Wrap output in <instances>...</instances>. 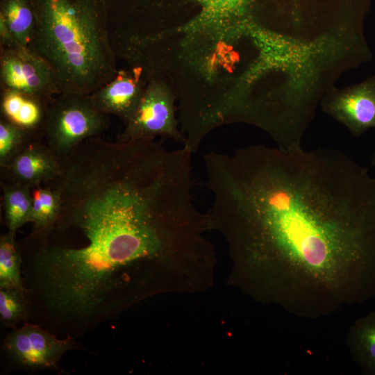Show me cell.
I'll return each mask as SVG.
<instances>
[{
	"instance_id": "15",
	"label": "cell",
	"mask_w": 375,
	"mask_h": 375,
	"mask_svg": "<svg viewBox=\"0 0 375 375\" xmlns=\"http://www.w3.org/2000/svg\"><path fill=\"white\" fill-rule=\"evenodd\" d=\"M15 235V233L8 231L0 238V288L25 291L21 253Z\"/></svg>"
},
{
	"instance_id": "18",
	"label": "cell",
	"mask_w": 375,
	"mask_h": 375,
	"mask_svg": "<svg viewBox=\"0 0 375 375\" xmlns=\"http://www.w3.org/2000/svg\"><path fill=\"white\" fill-rule=\"evenodd\" d=\"M0 321L3 326L15 328L21 322H29L26 292L14 288H0Z\"/></svg>"
},
{
	"instance_id": "13",
	"label": "cell",
	"mask_w": 375,
	"mask_h": 375,
	"mask_svg": "<svg viewBox=\"0 0 375 375\" xmlns=\"http://www.w3.org/2000/svg\"><path fill=\"white\" fill-rule=\"evenodd\" d=\"M2 206L8 231L15 233L30 222L33 206L32 188L15 182L1 181Z\"/></svg>"
},
{
	"instance_id": "16",
	"label": "cell",
	"mask_w": 375,
	"mask_h": 375,
	"mask_svg": "<svg viewBox=\"0 0 375 375\" xmlns=\"http://www.w3.org/2000/svg\"><path fill=\"white\" fill-rule=\"evenodd\" d=\"M32 197L31 231H38L49 226L57 218L60 206V193L51 185L44 183L32 188Z\"/></svg>"
},
{
	"instance_id": "7",
	"label": "cell",
	"mask_w": 375,
	"mask_h": 375,
	"mask_svg": "<svg viewBox=\"0 0 375 375\" xmlns=\"http://www.w3.org/2000/svg\"><path fill=\"white\" fill-rule=\"evenodd\" d=\"M323 108L355 136L375 128V79L329 96Z\"/></svg>"
},
{
	"instance_id": "5",
	"label": "cell",
	"mask_w": 375,
	"mask_h": 375,
	"mask_svg": "<svg viewBox=\"0 0 375 375\" xmlns=\"http://www.w3.org/2000/svg\"><path fill=\"white\" fill-rule=\"evenodd\" d=\"M74 344L70 337L59 338L40 325L26 322L5 336L2 349L14 367L28 371L53 370Z\"/></svg>"
},
{
	"instance_id": "3",
	"label": "cell",
	"mask_w": 375,
	"mask_h": 375,
	"mask_svg": "<svg viewBox=\"0 0 375 375\" xmlns=\"http://www.w3.org/2000/svg\"><path fill=\"white\" fill-rule=\"evenodd\" d=\"M109 125L108 115L95 108L90 94L60 93L48 105L42 139L56 156L64 158Z\"/></svg>"
},
{
	"instance_id": "9",
	"label": "cell",
	"mask_w": 375,
	"mask_h": 375,
	"mask_svg": "<svg viewBox=\"0 0 375 375\" xmlns=\"http://www.w3.org/2000/svg\"><path fill=\"white\" fill-rule=\"evenodd\" d=\"M140 72L117 70L115 76L90 94L95 108L106 115L112 114L126 124L133 116L146 85Z\"/></svg>"
},
{
	"instance_id": "19",
	"label": "cell",
	"mask_w": 375,
	"mask_h": 375,
	"mask_svg": "<svg viewBox=\"0 0 375 375\" xmlns=\"http://www.w3.org/2000/svg\"><path fill=\"white\" fill-rule=\"evenodd\" d=\"M19 44L4 20L0 18V49L10 48Z\"/></svg>"
},
{
	"instance_id": "11",
	"label": "cell",
	"mask_w": 375,
	"mask_h": 375,
	"mask_svg": "<svg viewBox=\"0 0 375 375\" xmlns=\"http://www.w3.org/2000/svg\"><path fill=\"white\" fill-rule=\"evenodd\" d=\"M49 103L15 90L1 89V115L32 131L42 133Z\"/></svg>"
},
{
	"instance_id": "8",
	"label": "cell",
	"mask_w": 375,
	"mask_h": 375,
	"mask_svg": "<svg viewBox=\"0 0 375 375\" xmlns=\"http://www.w3.org/2000/svg\"><path fill=\"white\" fill-rule=\"evenodd\" d=\"M0 170L1 181L34 188L56 178L60 173L61 164L60 158L44 143L42 137H38Z\"/></svg>"
},
{
	"instance_id": "2",
	"label": "cell",
	"mask_w": 375,
	"mask_h": 375,
	"mask_svg": "<svg viewBox=\"0 0 375 375\" xmlns=\"http://www.w3.org/2000/svg\"><path fill=\"white\" fill-rule=\"evenodd\" d=\"M29 45L51 67L62 93L90 94L117 74L106 0H33Z\"/></svg>"
},
{
	"instance_id": "6",
	"label": "cell",
	"mask_w": 375,
	"mask_h": 375,
	"mask_svg": "<svg viewBox=\"0 0 375 375\" xmlns=\"http://www.w3.org/2000/svg\"><path fill=\"white\" fill-rule=\"evenodd\" d=\"M1 89L15 90L50 102L62 93L50 65L28 47L0 49Z\"/></svg>"
},
{
	"instance_id": "4",
	"label": "cell",
	"mask_w": 375,
	"mask_h": 375,
	"mask_svg": "<svg viewBox=\"0 0 375 375\" xmlns=\"http://www.w3.org/2000/svg\"><path fill=\"white\" fill-rule=\"evenodd\" d=\"M174 101V95L162 80L149 79L135 112L117 141L151 140L162 136L185 144V138L178 129Z\"/></svg>"
},
{
	"instance_id": "20",
	"label": "cell",
	"mask_w": 375,
	"mask_h": 375,
	"mask_svg": "<svg viewBox=\"0 0 375 375\" xmlns=\"http://www.w3.org/2000/svg\"><path fill=\"white\" fill-rule=\"evenodd\" d=\"M372 163L373 165H375V152L374 153V156L372 157Z\"/></svg>"
},
{
	"instance_id": "12",
	"label": "cell",
	"mask_w": 375,
	"mask_h": 375,
	"mask_svg": "<svg viewBox=\"0 0 375 375\" xmlns=\"http://www.w3.org/2000/svg\"><path fill=\"white\" fill-rule=\"evenodd\" d=\"M345 343L362 373L375 375V311L358 318L350 326Z\"/></svg>"
},
{
	"instance_id": "1",
	"label": "cell",
	"mask_w": 375,
	"mask_h": 375,
	"mask_svg": "<svg viewBox=\"0 0 375 375\" xmlns=\"http://www.w3.org/2000/svg\"><path fill=\"white\" fill-rule=\"evenodd\" d=\"M228 283L317 319L375 297V176L342 151L251 145L203 155Z\"/></svg>"
},
{
	"instance_id": "10",
	"label": "cell",
	"mask_w": 375,
	"mask_h": 375,
	"mask_svg": "<svg viewBox=\"0 0 375 375\" xmlns=\"http://www.w3.org/2000/svg\"><path fill=\"white\" fill-rule=\"evenodd\" d=\"M199 9L198 14L183 30L190 33L208 31L224 36L229 30L239 26L252 0H185Z\"/></svg>"
},
{
	"instance_id": "17",
	"label": "cell",
	"mask_w": 375,
	"mask_h": 375,
	"mask_svg": "<svg viewBox=\"0 0 375 375\" xmlns=\"http://www.w3.org/2000/svg\"><path fill=\"white\" fill-rule=\"evenodd\" d=\"M42 137V133L32 131L0 117V167L9 163L31 140Z\"/></svg>"
},
{
	"instance_id": "14",
	"label": "cell",
	"mask_w": 375,
	"mask_h": 375,
	"mask_svg": "<svg viewBox=\"0 0 375 375\" xmlns=\"http://www.w3.org/2000/svg\"><path fill=\"white\" fill-rule=\"evenodd\" d=\"M0 18L18 42L29 47L35 27L33 0H1Z\"/></svg>"
}]
</instances>
